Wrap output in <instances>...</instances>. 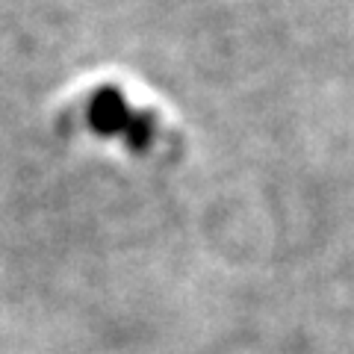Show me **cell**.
I'll return each mask as SVG.
<instances>
[{
	"label": "cell",
	"instance_id": "1",
	"mask_svg": "<svg viewBox=\"0 0 354 354\" xmlns=\"http://www.w3.org/2000/svg\"><path fill=\"white\" fill-rule=\"evenodd\" d=\"M86 118H88V127L95 133H101V136H118V133H124V127H127L130 106L118 88L104 86V88H97L92 95V101H88Z\"/></svg>",
	"mask_w": 354,
	"mask_h": 354
},
{
	"label": "cell",
	"instance_id": "2",
	"mask_svg": "<svg viewBox=\"0 0 354 354\" xmlns=\"http://www.w3.org/2000/svg\"><path fill=\"white\" fill-rule=\"evenodd\" d=\"M153 127H157V124H153L151 113H130L127 127H124L121 136L127 139V145L133 151H148V145L153 142Z\"/></svg>",
	"mask_w": 354,
	"mask_h": 354
}]
</instances>
